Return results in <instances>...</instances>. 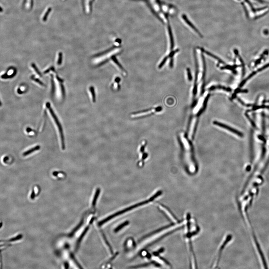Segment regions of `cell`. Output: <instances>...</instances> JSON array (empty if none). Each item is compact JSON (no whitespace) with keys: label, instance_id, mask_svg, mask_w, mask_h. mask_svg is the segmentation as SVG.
Masks as SVG:
<instances>
[{"label":"cell","instance_id":"5","mask_svg":"<svg viewBox=\"0 0 269 269\" xmlns=\"http://www.w3.org/2000/svg\"><path fill=\"white\" fill-rule=\"evenodd\" d=\"M162 108V107H158L155 108H150L148 109L134 112L132 114V116L135 117H141L144 116L151 115L156 112H159L161 111Z\"/></svg>","mask_w":269,"mask_h":269},{"label":"cell","instance_id":"9","mask_svg":"<svg viewBox=\"0 0 269 269\" xmlns=\"http://www.w3.org/2000/svg\"><path fill=\"white\" fill-rule=\"evenodd\" d=\"M268 67H269V63L266 64L265 65L263 66L262 67L260 68V69H258L257 71L252 73L251 74H250L248 76L246 79H245L242 82L240 83V84L239 85L241 87L243 86H244V84L246 83L249 80L251 79V78H252L253 76H254L257 73L259 72H260V71H262L263 70H264V69H266V68H268Z\"/></svg>","mask_w":269,"mask_h":269},{"label":"cell","instance_id":"2","mask_svg":"<svg viewBox=\"0 0 269 269\" xmlns=\"http://www.w3.org/2000/svg\"><path fill=\"white\" fill-rule=\"evenodd\" d=\"M162 191H157V192H156V193L153 196L151 197L148 200H146L145 201L138 203L134 204V205H133V206H131L128 207L126 208H125V209H123V210L119 211L118 212H116V213H114L112 215L107 217L105 219H103V220H102V221H100V222L98 223V225H99V226H101V225H103L104 224H105V223H106V222H108V221L111 220L112 219L115 217H117V216H119V215H121L122 214H124L125 213H126V212H127L129 211H131V210H132V209H134V208H136L140 206H143V205H145V204H147L150 203L151 201L154 200H155V199H156V198L157 197L160 196V195L162 194Z\"/></svg>","mask_w":269,"mask_h":269},{"label":"cell","instance_id":"35","mask_svg":"<svg viewBox=\"0 0 269 269\" xmlns=\"http://www.w3.org/2000/svg\"><path fill=\"white\" fill-rule=\"evenodd\" d=\"M170 67L171 68H172L173 67V57L171 58V59H170V62L169 64Z\"/></svg>","mask_w":269,"mask_h":269},{"label":"cell","instance_id":"29","mask_svg":"<svg viewBox=\"0 0 269 269\" xmlns=\"http://www.w3.org/2000/svg\"><path fill=\"white\" fill-rule=\"evenodd\" d=\"M235 93L237 94L238 93H247L248 92V91L247 90H241L239 89H237L235 90L234 91Z\"/></svg>","mask_w":269,"mask_h":269},{"label":"cell","instance_id":"14","mask_svg":"<svg viewBox=\"0 0 269 269\" xmlns=\"http://www.w3.org/2000/svg\"><path fill=\"white\" fill-rule=\"evenodd\" d=\"M201 51L204 53H206V54L207 55H208L209 56H211V57L217 60L218 62L222 64H225V63L224 62H223L222 59L219 58H218V57L216 56L215 55H214L212 54V53H211L210 52L204 50V49L203 48H201Z\"/></svg>","mask_w":269,"mask_h":269},{"label":"cell","instance_id":"17","mask_svg":"<svg viewBox=\"0 0 269 269\" xmlns=\"http://www.w3.org/2000/svg\"><path fill=\"white\" fill-rule=\"evenodd\" d=\"M100 188H97V189L96 190V192H95L94 196L93 202H92V205L93 207L95 206V204H96L97 200L98 198V197L99 196V195H100Z\"/></svg>","mask_w":269,"mask_h":269},{"label":"cell","instance_id":"6","mask_svg":"<svg viewBox=\"0 0 269 269\" xmlns=\"http://www.w3.org/2000/svg\"><path fill=\"white\" fill-rule=\"evenodd\" d=\"M194 59H195V66H196V72H195V80H194V86L193 89V99H195V97L197 93V82L198 80V62L197 58L196 52V50L194 49Z\"/></svg>","mask_w":269,"mask_h":269},{"label":"cell","instance_id":"33","mask_svg":"<svg viewBox=\"0 0 269 269\" xmlns=\"http://www.w3.org/2000/svg\"><path fill=\"white\" fill-rule=\"evenodd\" d=\"M198 103V100L196 99H194L193 101V103L192 104V106H191V107L192 108H194L196 107V105H197V104Z\"/></svg>","mask_w":269,"mask_h":269},{"label":"cell","instance_id":"30","mask_svg":"<svg viewBox=\"0 0 269 269\" xmlns=\"http://www.w3.org/2000/svg\"><path fill=\"white\" fill-rule=\"evenodd\" d=\"M33 80H34L35 82H36L37 83L40 84V85H41L42 86H45V85L42 82H41V80H39V79H34V78H32Z\"/></svg>","mask_w":269,"mask_h":269},{"label":"cell","instance_id":"27","mask_svg":"<svg viewBox=\"0 0 269 269\" xmlns=\"http://www.w3.org/2000/svg\"><path fill=\"white\" fill-rule=\"evenodd\" d=\"M269 164V157L268 159L267 160V162H266V163L265 164V166H264V167H263V169H262V171L261 172V174H263L264 172L265 171L266 169L267 168V167L268 166Z\"/></svg>","mask_w":269,"mask_h":269},{"label":"cell","instance_id":"11","mask_svg":"<svg viewBox=\"0 0 269 269\" xmlns=\"http://www.w3.org/2000/svg\"><path fill=\"white\" fill-rule=\"evenodd\" d=\"M253 131H252L250 136V161L252 163L254 159V147H253Z\"/></svg>","mask_w":269,"mask_h":269},{"label":"cell","instance_id":"31","mask_svg":"<svg viewBox=\"0 0 269 269\" xmlns=\"http://www.w3.org/2000/svg\"><path fill=\"white\" fill-rule=\"evenodd\" d=\"M179 51V49H177L175 51L171 52V53H170L169 55L168 56V57H169V58H172V57H173V56L176 53Z\"/></svg>","mask_w":269,"mask_h":269},{"label":"cell","instance_id":"3","mask_svg":"<svg viewBox=\"0 0 269 269\" xmlns=\"http://www.w3.org/2000/svg\"><path fill=\"white\" fill-rule=\"evenodd\" d=\"M232 238V236L231 235L229 234L225 238H224V240L222 243H221L219 249H218L217 255L215 256L214 260L212 264V266H214L215 267V268L216 266H217L218 265L221 259V256L222 255V252L227 246V245H228L230 241L231 240Z\"/></svg>","mask_w":269,"mask_h":269},{"label":"cell","instance_id":"20","mask_svg":"<svg viewBox=\"0 0 269 269\" xmlns=\"http://www.w3.org/2000/svg\"><path fill=\"white\" fill-rule=\"evenodd\" d=\"M111 58H112V60L118 66V67H119V68L121 69V70L122 72H125V71L124 69L123 68L122 66L121 65V64L119 63V62L118 61L117 59L116 58L115 56H113V57Z\"/></svg>","mask_w":269,"mask_h":269},{"label":"cell","instance_id":"13","mask_svg":"<svg viewBox=\"0 0 269 269\" xmlns=\"http://www.w3.org/2000/svg\"><path fill=\"white\" fill-rule=\"evenodd\" d=\"M222 89L227 92H231L232 91L231 89L229 87H226L224 86L219 85L212 86L210 88H208V90L213 91L215 89Z\"/></svg>","mask_w":269,"mask_h":269},{"label":"cell","instance_id":"28","mask_svg":"<svg viewBox=\"0 0 269 269\" xmlns=\"http://www.w3.org/2000/svg\"><path fill=\"white\" fill-rule=\"evenodd\" d=\"M263 117L262 119V131L263 132V135L265 134V119L264 118V116H263Z\"/></svg>","mask_w":269,"mask_h":269},{"label":"cell","instance_id":"26","mask_svg":"<svg viewBox=\"0 0 269 269\" xmlns=\"http://www.w3.org/2000/svg\"><path fill=\"white\" fill-rule=\"evenodd\" d=\"M62 52H59V53L58 59L57 62V64L58 65H60L62 64Z\"/></svg>","mask_w":269,"mask_h":269},{"label":"cell","instance_id":"19","mask_svg":"<svg viewBox=\"0 0 269 269\" xmlns=\"http://www.w3.org/2000/svg\"><path fill=\"white\" fill-rule=\"evenodd\" d=\"M40 148H41V147H40V146H35L34 148H32L31 149L28 150L27 151L25 152L24 153V155L25 156L29 155V154H31L33 152H35V151H37V150L40 149Z\"/></svg>","mask_w":269,"mask_h":269},{"label":"cell","instance_id":"23","mask_svg":"<svg viewBox=\"0 0 269 269\" xmlns=\"http://www.w3.org/2000/svg\"><path fill=\"white\" fill-rule=\"evenodd\" d=\"M88 229H89V227H87V228H86L85 229V230H84V231L83 232L82 234H81V236H80V237L79 238V240H78V242H77L78 244H79V243H80V242H81V241H82V240L83 237H84V235H85V234H86V233L87 232V231H88Z\"/></svg>","mask_w":269,"mask_h":269},{"label":"cell","instance_id":"8","mask_svg":"<svg viewBox=\"0 0 269 269\" xmlns=\"http://www.w3.org/2000/svg\"><path fill=\"white\" fill-rule=\"evenodd\" d=\"M201 56L203 64V73L202 77L203 84H202V86H201V95L202 96L204 94V91H205V77H206V64L205 57H204V55L203 53H201Z\"/></svg>","mask_w":269,"mask_h":269},{"label":"cell","instance_id":"16","mask_svg":"<svg viewBox=\"0 0 269 269\" xmlns=\"http://www.w3.org/2000/svg\"><path fill=\"white\" fill-rule=\"evenodd\" d=\"M238 66H237V65H234V66H229V65H228V66L222 67H221V69L229 70H231V71H232V72L234 73V74H236V73H237V71L235 70V69Z\"/></svg>","mask_w":269,"mask_h":269},{"label":"cell","instance_id":"36","mask_svg":"<svg viewBox=\"0 0 269 269\" xmlns=\"http://www.w3.org/2000/svg\"><path fill=\"white\" fill-rule=\"evenodd\" d=\"M52 93H53L54 92V90H55V86H54V83L53 82V79L52 78Z\"/></svg>","mask_w":269,"mask_h":269},{"label":"cell","instance_id":"15","mask_svg":"<svg viewBox=\"0 0 269 269\" xmlns=\"http://www.w3.org/2000/svg\"><path fill=\"white\" fill-rule=\"evenodd\" d=\"M182 17H183V19H184V20L186 22L187 24L188 25H189V26H190L192 28V29H193V30H194L197 33H198V35L200 36H202V35H201V34L200 33V32L198 31L197 29L195 27V26H194V25L193 24H192V23L189 20H188V19L187 18V17L186 15H183V16H182Z\"/></svg>","mask_w":269,"mask_h":269},{"label":"cell","instance_id":"18","mask_svg":"<svg viewBox=\"0 0 269 269\" xmlns=\"http://www.w3.org/2000/svg\"><path fill=\"white\" fill-rule=\"evenodd\" d=\"M129 222L128 221H126L123 222L122 224H121L120 225H119V226H118V227L114 229V232H115V233H117L118 232L120 231V230H121L125 226L128 225L129 224Z\"/></svg>","mask_w":269,"mask_h":269},{"label":"cell","instance_id":"21","mask_svg":"<svg viewBox=\"0 0 269 269\" xmlns=\"http://www.w3.org/2000/svg\"><path fill=\"white\" fill-rule=\"evenodd\" d=\"M90 91L92 95V99L94 103H95L96 101V96H95V92L94 88L93 86H91L89 88Z\"/></svg>","mask_w":269,"mask_h":269},{"label":"cell","instance_id":"7","mask_svg":"<svg viewBox=\"0 0 269 269\" xmlns=\"http://www.w3.org/2000/svg\"><path fill=\"white\" fill-rule=\"evenodd\" d=\"M213 124H214L219 126V127L223 128L224 129L228 130V131L230 132L233 133V134L237 135L240 136V137H243V133L240 132L239 131H238L237 129H235L234 128H233L227 125L222 124V123L219 122L217 121H214L213 122Z\"/></svg>","mask_w":269,"mask_h":269},{"label":"cell","instance_id":"4","mask_svg":"<svg viewBox=\"0 0 269 269\" xmlns=\"http://www.w3.org/2000/svg\"><path fill=\"white\" fill-rule=\"evenodd\" d=\"M46 107H47L48 108L50 113H51V115L53 118L54 119L55 122L56 124V125H57V126H58L59 131V134H60V138H61L62 148L63 150H64V149H65V142H64V136L63 131V129L62 127V125H61V124H60L58 119L57 117H56V115L54 111L53 110L52 108L51 107L50 104L49 103H48H48H46Z\"/></svg>","mask_w":269,"mask_h":269},{"label":"cell","instance_id":"40","mask_svg":"<svg viewBox=\"0 0 269 269\" xmlns=\"http://www.w3.org/2000/svg\"><path fill=\"white\" fill-rule=\"evenodd\" d=\"M269 102V100L268 101V102Z\"/></svg>","mask_w":269,"mask_h":269},{"label":"cell","instance_id":"34","mask_svg":"<svg viewBox=\"0 0 269 269\" xmlns=\"http://www.w3.org/2000/svg\"><path fill=\"white\" fill-rule=\"evenodd\" d=\"M60 86H61V91H62V94L63 96H64V95H65V90H64V87L63 85L62 84H61V85H60Z\"/></svg>","mask_w":269,"mask_h":269},{"label":"cell","instance_id":"24","mask_svg":"<svg viewBox=\"0 0 269 269\" xmlns=\"http://www.w3.org/2000/svg\"><path fill=\"white\" fill-rule=\"evenodd\" d=\"M187 70L188 79V80L189 81H191L192 80V79H193V77H192V74H191V72L190 68H187Z\"/></svg>","mask_w":269,"mask_h":269},{"label":"cell","instance_id":"39","mask_svg":"<svg viewBox=\"0 0 269 269\" xmlns=\"http://www.w3.org/2000/svg\"><path fill=\"white\" fill-rule=\"evenodd\" d=\"M1 105H2V103H1V101H0V107H1Z\"/></svg>","mask_w":269,"mask_h":269},{"label":"cell","instance_id":"12","mask_svg":"<svg viewBox=\"0 0 269 269\" xmlns=\"http://www.w3.org/2000/svg\"><path fill=\"white\" fill-rule=\"evenodd\" d=\"M210 94H208L207 95V97L205 98V99H204V101L203 102V107L202 108H201L198 112L196 114V116L197 117H198V116H200L204 111L206 110V108L207 104L208 101V100H209V98L210 97Z\"/></svg>","mask_w":269,"mask_h":269},{"label":"cell","instance_id":"25","mask_svg":"<svg viewBox=\"0 0 269 269\" xmlns=\"http://www.w3.org/2000/svg\"><path fill=\"white\" fill-rule=\"evenodd\" d=\"M168 58H169L168 56H166L165 57V58L163 59L162 61L161 62V63H160V64L159 65V66H158L159 68L160 69V68H162V67L163 66V65L165 64V63L166 62Z\"/></svg>","mask_w":269,"mask_h":269},{"label":"cell","instance_id":"10","mask_svg":"<svg viewBox=\"0 0 269 269\" xmlns=\"http://www.w3.org/2000/svg\"><path fill=\"white\" fill-rule=\"evenodd\" d=\"M141 154L139 160L137 163V166L139 167H142L144 165L145 161L148 156V154L147 152H144L140 153Z\"/></svg>","mask_w":269,"mask_h":269},{"label":"cell","instance_id":"38","mask_svg":"<svg viewBox=\"0 0 269 269\" xmlns=\"http://www.w3.org/2000/svg\"><path fill=\"white\" fill-rule=\"evenodd\" d=\"M120 80H121V79H120V78H119V77H116V78H115V82H116L117 83H118L120 82Z\"/></svg>","mask_w":269,"mask_h":269},{"label":"cell","instance_id":"37","mask_svg":"<svg viewBox=\"0 0 269 269\" xmlns=\"http://www.w3.org/2000/svg\"><path fill=\"white\" fill-rule=\"evenodd\" d=\"M50 70H54V67H50V68H49V69H47V70H46L45 71V72H44V73H48L49 72V71H50Z\"/></svg>","mask_w":269,"mask_h":269},{"label":"cell","instance_id":"32","mask_svg":"<svg viewBox=\"0 0 269 269\" xmlns=\"http://www.w3.org/2000/svg\"><path fill=\"white\" fill-rule=\"evenodd\" d=\"M164 250L165 249H164L163 248H162L160 249L157 252L154 253V255H158L159 253H162L163 252H164Z\"/></svg>","mask_w":269,"mask_h":269},{"label":"cell","instance_id":"1","mask_svg":"<svg viewBox=\"0 0 269 269\" xmlns=\"http://www.w3.org/2000/svg\"><path fill=\"white\" fill-rule=\"evenodd\" d=\"M180 138L182 145L183 146L184 159L187 166L191 173H194L196 170V168L193 158L190 144L183 133H181L180 134Z\"/></svg>","mask_w":269,"mask_h":269},{"label":"cell","instance_id":"22","mask_svg":"<svg viewBox=\"0 0 269 269\" xmlns=\"http://www.w3.org/2000/svg\"><path fill=\"white\" fill-rule=\"evenodd\" d=\"M31 66L34 69V70L37 73V74L40 76V77H42V75L41 73L39 72V70L37 68V67L36 66L35 64L34 63H32L31 64Z\"/></svg>","mask_w":269,"mask_h":269}]
</instances>
